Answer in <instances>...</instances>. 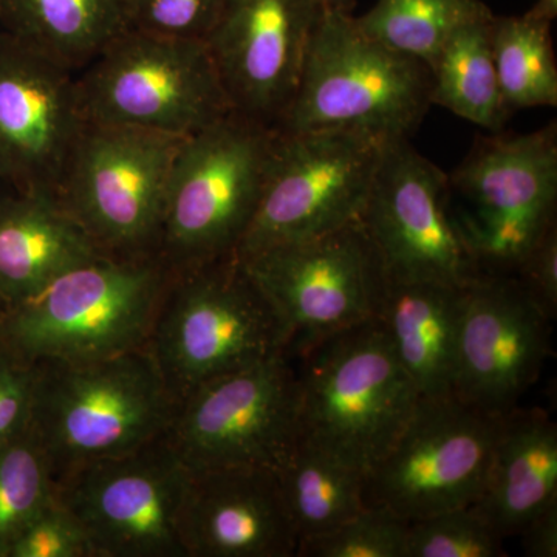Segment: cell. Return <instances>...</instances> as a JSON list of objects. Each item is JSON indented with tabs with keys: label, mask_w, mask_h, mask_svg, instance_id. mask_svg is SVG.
<instances>
[{
	"label": "cell",
	"mask_w": 557,
	"mask_h": 557,
	"mask_svg": "<svg viewBox=\"0 0 557 557\" xmlns=\"http://www.w3.org/2000/svg\"><path fill=\"white\" fill-rule=\"evenodd\" d=\"M174 270L159 255L101 252L7 310L0 343L32 362H79L148 346Z\"/></svg>",
	"instance_id": "obj_1"
},
{
	"label": "cell",
	"mask_w": 557,
	"mask_h": 557,
	"mask_svg": "<svg viewBox=\"0 0 557 557\" xmlns=\"http://www.w3.org/2000/svg\"><path fill=\"white\" fill-rule=\"evenodd\" d=\"M300 438L369 474L420 399L379 318L289 351Z\"/></svg>",
	"instance_id": "obj_2"
},
{
	"label": "cell",
	"mask_w": 557,
	"mask_h": 557,
	"mask_svg": "<svg viewBox=\"0 0 557 557\" xmlns=\"http://www.w3.org/2000/svg\"><path fill=\"white\" fill-rule=\"evenodd\" d=\"M32 428L53 480L163 437L177 412L148 346L79 362H36Z\"/></svg>",
	"instance_id": "obj_3"
},
{
	"label": "cell",
	"mask_w": 557,
	"mask_h": 557,
	"mask_svg": "<svg viewBox=\"0 0 557 557\" xmlns=\"http://www.w3.org/2000/svg\"><path fill=\"white\" fill-rule=\"evenodd\" d=\"M292 335L236 255L177 270L148 348L171 394L194 388L289 350Z\"/></svg>",
	"instance_id": "obj_4"
},
{
	"label": "cell",
	"mask_w": 557,
	"mask_h": 557,
	"mask_svg": "<svg viewBox=\"0 0 557 557\" xmlns=\"http://www.w3.org/2000/svg\"><path fill=\"white\" fill-rule=\"evenodd\" d=\"M431 90L426 65L370 38L354 14L322 11L298 90L276 129L361 131L384 141L409 138L431 109Z\"/></svg>",
	"instance_id": "obj_5"
},
{
	"label": "cell",
	"mask_w": 557,
	"mask_h": 557,
	"mask_svg": "<svg viewBox=\"0 0 557 557\" xmlns=\"http://www.w3.org/2000/svg\"><path fill=\"white\" fill-rule=\"evenodd\" d=\"M276 129L230 112L180 146L164 201L160 256L185 270L236 255L255 218Z\"/></svg>",
	"instance_id": "obj_6"
},
{
	"label": "cell",
	"mask_w": 557,
	"mask_h": 557,
	"mask_svg": "<svg viewBox=\"0 0 557 557\" xmlns=\"http://www.w3.org/2000/svg\"><path fill=\"white\" fill-rule=\"evenodd\" d=\"M76 81L89 123L189 137L233 112L205 40L127 30Z\"/></svg>",
	"instance_id": "obj_7"
},
{
	"label": "cell",
	"mask_w": 557,
	"mask_h": 557,
	"mask_svg": "<svg viewBox=\"0 0 557 557\" xmlns=\"http://www.w3.org/2000/svg\"><path fill=\"white\" fill-rule=\"evenodd\" d=\"M185 138L87 121L58 200L101 251L160 256L168 183Z\"/></svg>",
	"instance_id": "obj_8"
},
{
	"label": "cell",
	"mask_w": 557,
	"mask_h": 557,
	"mask_svg": "<svg viewBox=\"0 0 557 557\" xmlns=\"http://www.w3.org/2000/svg\"><path fill=\"white\" fill-rule=\"evenodd\" d=\"M449 211L479 269L518 270L555 225L556 123L475 145L448 175Z\"/></svg>",
	"instance_id": "obj_9"
},
{
	"label": "cell",
	"mask_w": 557,
	"mask_h": 557,
	"mask_svg": "<svg viewBox=\"0 0 557 557\" xmlns=\"http://www.w3.org/2000/svg\"><path fill=\"white\" fill-rule=\"evenodd\" d=\"M386 143L361 131L276 129L259 207L237 258L359 222Z\"/></svg>",
	"instance_id": "obj_10"
},
{
	"label": "cell",
	"mask_w": 557,
	"mask_h": 557,
	"mask_svg": "<svg viewBox=\"0 0 557 557\" xmlns=\"http://www.w3.org/2000/svg\"><path fill=\"white\" fill-rule=\"evenodd\" d=\"M189 480L164 434L70 469L54 480V498L78 520L95 557H186L180 522Z\"/></svg>",
	"instance_id": "obj_11"
},
{
	"label": "cell",
	"mask_w": 557,
	"mask_h": 557,
	"mask_svg": "<svg viewBox=\"0 0 557 557\" xmlns=\"http://www.w3.org/2000/svg\"><path fill=\"white\" fill-rule=\"evenodd\" d=\"M168 440L189 471L281 469L300 440L299 387L289 350L194 388Z\"/></svg>",
	"instance_id": "obj_12"
},
{
	"label": "cell",
	"mask_w": 557,
	"mask_h": 557,
	"mask_svg": "<svg viewBox=\"0 0 557 557\" xmlns=\"http://www.w3.org/2000/svg\"><path fill=\"white\" fill-rule=\"evenodd\" d=\"M505 416L456 395L420 398L408 424L366 480V505L420 520L479 500Z\"/></svg>",
	"instance_id": "obj_13"
},
{
	"label": "cell",
	"mask_w": 557,
	"mask_h": 557,
	"mask_svg": "<svg viewBox=\"0 0 557 557\" xmlns=\"http://www.w3.org/2000/svg\"><path fill=\"white\" fill-rule=\"evenodd\" d=\"M239 259L287 324L289 351L379 318L386 273L361 222Z\"/></svg>",
	"instance_id": "obj_14"
},
{
	"label": "cell",
	"mask_w": 557,
	"mask_h": 557,
	"mask_svg": "<svg viewBox=\"0 0 557 557\" xmlns=\"http://www.w3.org/2000/svg\"><path fill=\"white\" fill-rule=\"evenodd\" d=\"M359 222L388 277L468 287L483 274L450 215L448 175L408 138L384 145Z\"/></svg>",
	"instance_id": "obj_15"
},
{
	"label": "cell",
	"mask_w": 557,
	"mask_h": 557,
	"mask_svg": "<svg viewBox=\"0 0 557 557\" xmlns=\"http://www.w3.org/2000/svg\"><path fill=\"white\" fill-rule=\"evenodd\" d=\"M86 126L76 73L0 30V180L58 199Z\"/></svg>",
	"instance_id": "obj_16"
},
{
	"label": "cell",
	"mask_w": 557,
	"mask_h": 557,
	"mask_svg": "<svg viewBox=\"0 0 557 557\" xmlns=\"http://www.w3.org/2000/svg\"><path fill=\"white\" fill-rule=\"evenodd\" d=\"M321 13L314 0H225L205 42L233 112L276 129Z\"/></svg>",
	"instance_id": "obj_17"
},
{
	"label": "cell",
	"mask_w": 557,
	"mask_h": 557,
	"mask_svg": "<svg viewBox=\"0 0 557 557\" xmlns=\"http://www.w3.org/2000/svg\"><path fill=\"white\" fill-rule=\"evenodd\" d=\"M552 317L519 281L483 273L468 285L454 395L493 416L518 408L548 355Z\"/></svg>",
	"instance_id": "obj_18"
},
{
	"label": "cell",
	"mask_w": 557,
	"mask_h": 557,
	"mask_svg": "<svg viewBox=\"0 0 557 557\" xmlns=\"http://www.w3.org/2000/svg\"><path fill=\"white\" fill-rule=\"evenodd\" d=\"M180 536L186 557H292L299 544L270 468L190 471Z\"/></svg>",
	"instance_id": "obj_19"
},
{
	"label": "cell",
	"mask_w": 557,
	"mask_h": 557,
	"mask_svg": "<svg viewBox=\"0 0 557 557\" xmlns=\"http://www.w3.org/2000/svg\"><path fill=\"white\" fill-rule=\"evenodd\" d=\"M467 288L384 278L379 319L420 398L454 395Z\"/></svg>",
	"instance_id": "obj_20"
},
{
	"label": "cell",
	"mask_w": 557,
	"mask_h": 557,
	"mask_svg": "<svg viewBox=\"0 0 557 557\" xmlns=\"http://www.w3.org/2000/svg\"><path fill=\"white\" fill-rule=\"evenodd\" d=\"M101 252L54 197L13 193L0 201V299L7 309Z\"/></svg>",
	"instance_id": "obj_21"
},
{
	"label": "cell",
	"mask_w": 557,
	"mask_h": 557,
	"mask_svg": "<svg viewBox=\"0 0 557 557\" xmlns=\"http://www.w3.org/2000/svg\"><path fill=\"white\" fill-rule=\"evenodd\" d=\"M557 504V429L542 409L516 408L505 416L485 487L472 508L500 537Z\"/></svg>",
	"instance_id": "obj_22"
},
{
	"label": "cell",
	"mask_w": 557,
	"mask_h": 557,
	"mask_svg": "<svg viewBox=\"0 0 557 557\" xmlns=\"http://www.w3.org/2000/svg\"><path fill=\"white\" fill-rule=\"evenodd\" d=\"M134 0H2L0 30L78 73L129 30Z\"/></svg>",
	"instance_id": "obj_23"
},
{
	"label": "cell",
	"mask_w": 557,
	"mask_h": 557,
	"mask_svg": "<svg viewBox=\"0 0 557 557\" xmlns=\"http://www.w3.org/2000/svg\"><path fill=\"white\" fill-rule=\"evenodd\" d=\"M277 472L299 542L333 530L368 508V474L306 440H299Z\"/></svg>",
	"instance_id": "obj_24"
},
{
	"label": "cell",
	"mask_w": 557,
	"mask_h": 557,
	"mask_svg": "<svg viewBox=\"0 0 557 557\" xmlns=\"http://www.w3.org/2000/svg\"><path fill=\"white\" fill-rule=\"evenodd\" d=\"M493 17L463 25L450 36L431 70V102L500 134L512 112L498 87L491 49Z\"/></svg>",
	"instance_id": "obj_25"
},
{
	"label": "cell",
	"mask_w": 557,
	"mask_h": 557,
	"mask_svg": "<svg viewBox=\"0 0 557 557\" xmlns=\"http://www.w3.org/2000/svg\"><path fill=\"white\" fill-rule=\"evenodd\" d=\"M493 16L480 0H376L357 22L370 38L432 70L458 28Z\"/></svg>",
	"instance_id": "obj_26"
},
{
	"label": "cell",
	"mask_w": 557,
	"mask_h": 557,
	"mask_svg": "<svg viewBox=\"0 0 557 557\" xmlns=\"http://www.w3.org/2000/svg\"><path fill=\"white\" fill-rule=\"evenodd\" d=\"M491 49L498 87L511 110L556 108L557 67L552 24L523 16H494Z\"/></svg>",
	"instance_id": "obj_27"
},
{
	"label": "cell",
	"mask_w": 557,
	"mask_h": 557,
	"mask_svg": "<svg viewBox=\"0 0 557 557\" xmlns=\"http://www.w3.org/2000/svg\"><path fill=\"white\" fill-rule=\"evenodd\" d=\"M53 498L49 458L30 424L0 446V557Z\"/></svg>",
	"instance_id": "obj_28"
},
{
	"label": "cell",
	"mask_w": 557,
	"mask_h": 557,
	"mask_svg": "<svg viewBox=\"0 0 557 557\" xmlns=\"http://www.w3.org/2000/svg\"><path fill=\"white\" fill-rule=\"evenodd\" d=\"M502 542L474 508H456L409 522L405 557H498Z\"/></svg>",
	"instance_id": "obj_29"
},
{
	"label": "cell",
	"mask_w": 557,
	"mask_h": 557,
	"mask_svg": "<svg viewBox=\"0 0 557 557\" xmlns=\"http://www.w3.org/2000/svg\"><path fill=\"white\" fill-rule=\"evenodd\" d=\"M408 520L368 507L325 533L299 542L300 557H405Z\"/></svg>",
	"instance_id": "obj_30"
},
{
	"label": "cell",
	"mask_w": 557,
	"mask_h": 557,
	"mask_svg": "<svg viewBox=\"0 0 557 557\" xmlns=\"http://www.w3.org/2000/svg\"><path fill=\"white\" fill-rule=\"evenodd\" d=\"M225 0H134L129 30L207 39Z\"/></svg>",
	"instance_id": "obj_31"
},
{
	"label": "cell",
	"mask_w": 557,
	"mask_h": 557,
	"mask_svg": "<svg viewBox=\"0 0 557 557\" xmlns=\"http://www.w3.org/2000/svg\"><path fill=\"white\" fill-rule=\"evenodd\" d=\"M9 557H95L87 534L57 498L11 545Z\"/></svg>",
	"instance_id": "obj_32"
},
{
	"label": "cell",
	"mask_w": 557,
	"mask_h": 557,
	"mask_svg": "<svg viewBox=\"0 0 557 557\" xmlns=\"http://www.w3.org/2000/svg\"><path fill=\"white\" fill-rule=\"evenodd\" d=\"M38 364L0 343V446L32 424Z\"/></svg>",
	"instance_id": "obj_33"
},
{
	"label": "cell",
	"mask_w": 557,
	"mask_h": 557,
	"mask_svg": "<svg viewBox=\"0 0 557 557\" xmlns=\"http://www.w3.org/2000/svg\"><path fill=\"white\" fill-rule=\"evenodd\" d=\"M520 284L536 299L549 317L557 309V228L555 225L545 231L544 236L531 248L519 265Z\"/></svg>",
	"instance_id": "obj_34"
},
{
	"label": "cell",
	"mask_w": 557,
	"mask_h": 557,
	"mask_svg": "<svg viewBox=\"0 0 557 557\" xmlns=\"http://www.w3.org/2000/svg\"><path fill=\"white\" fill-rule=\"evenodd\" d=\"M523 553L530 557L557 556V504L539 512L520 531Z\"/></svg>",
	"instance_id": "obj_35"
},
{
	"label": "cell",
	"mask_w": 557,
	"mask_h": 557,
	"mask_svg": "<svg viewBox=\"0 0 557 557\" xmlns=\"http://www.w3.org/2000/svg\"><path fill=\"white\" fill-rule=\"evenodd\" d=\"M528 16L534 20L548 22L552 24L557 16V0H537L536 5L528 11Z\"/></svg>",
	"instance_id": "obj_36"
},
{
	"label": "cell",
	"mask_w": 557,
	"mask_h": 557,
	"mask_svg": "<svg viewBox=\"0 0 557 557\" xmlns=\"http://www.w3.org/2000/svg\"><path fill=\"white\" fill-rule=\"evenodd\" d=\"M322 11H341V13H351L355 7V0H314Z\"/></svg>",
	"instance_id": "obj_37"
},
{
	"label": "cell",
	"mask_w": 557,
	"mask_h": 557,
	"mask_svg": "<svg viewBox=\"0 0 557 557\" xmlns=\"http://www.w3.org/2000/svg\"><path fill=\"white\" fill-rule=\"evenodd\" d=\"M14 190L10 189L9 186L5 185V183L0 180V201L3 199H7V197L10 196V194H13Z\"/></svg>",
	"instance_id": "obj_38"
},
{
	"label": "cell",
	"mask_w": 557,
	"mask_h": 557,
	"mask_svg": "<svg viewBox=\"0 0 557 557\" xmlns=\"http://www.w3.org/2000/svg\"><path fill=\"white\" fill-rule=\"evenodd\" d=\"M7 306L2 302V299H0V321H2L3 317H5L7 313Z\"/></svg>",
	"instance_id": "obj_39"
},
{
	"label": "cell",
	"mask_w": 557,
	"mask_h": 557,
	"mask_svg": "<svg viewBox=\"0 0 557 557\" xmlns=\"http://www.w3.org/2000/svg\"><path fill=\"white\" fill-rule=\"evenodd\" d=\"M0 9H2V0H0Z\"/></svg>",
	"instance_id": "obj_40"
}]
</instances>
